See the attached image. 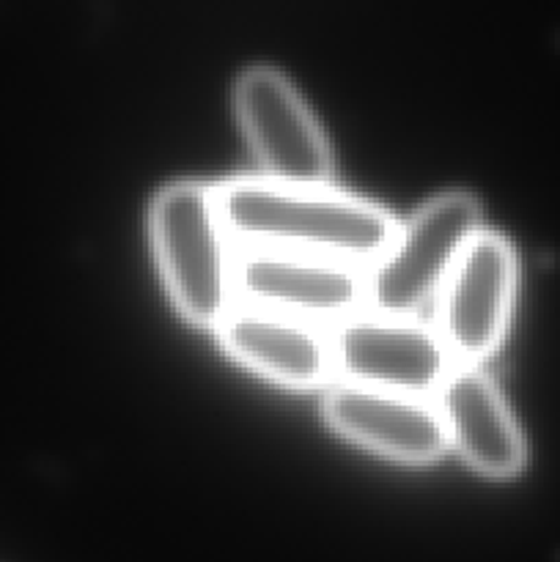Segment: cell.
<instances>
[{
	"instance_id": "6da1fadb",
	"label": "cell",
	"mask_w": 560,
	"mask_h": 562,
	"mask_svg": "<svg viewBox=\"0 0 560 562\" xmlns=\"http://www.w3.org/2000/svg\"><path fill=\"white\" fill-rule=\"evenodd\" d=\"M214 195L225 234L242 250L294 252L368 269L399 231L382 206L327 184L234 179Z\"/></svg>"
},
{
	"instance_id": "7a4b0ae2",
	"label": "cell",
	"mask_w": 560,
	"mask_h": 562,
	"mask_svg": "<svg viewBox=\"0 0 560 562\" xmlns=\"http://www.w3.org/2000/svg\"><path fill=\"white\" fill-rule=\"evenodd\" d=\"M152 241L176 311L192 327L217 329L236 291L214 190L198 181L165 187L152 206Z\"/></svg>"
},
{
	"instance_id": "3957f363",
	"label": "cell",
	"mask_w": 560,
	"mask_h": 562,
	"mask_svg": "<svg viewBox=\"0 0 560 562\" xmlns=\"http://www.w3.org/2000/svg\"><path fill=\"white\" fill-rule=\"evenodd\" d=\"M481 231V206L464 192H448L412 214L388 250L366 269L371 311L415 316L437 300L456 261Z\"/></svg>"
},
{
	"instance_id": "277c9868",
	"label": "cell",
	"mask_w": 560,
	"mask_h": 562,
	"mask_svg": "<svg viewBox=\"0 0 560 562\" xmlns=\"http://www.w3.org/2000/svg\"><path fill=\"white\" fill-rule=\"evenodd\" d=\"M327 340L338 382L360 387L428 398L456 366L437 329L401 313L357 311Z\"/></svg>"
},
{
	"instance_id": "5b68a950",
	"label": "cell",
	"mask_w": 560,
	"mask_h": 562,
	"mask_svg": "<svg viewBox=\"0 0 560 562\" xmlns=\"http://www.w3.org/2000/svg\"><path fill=\"white\" fill-rule=\"evenodd\" d=\"M236 115L264 179L322 187L333 176V154L316 115L280 71L256 66L239 77Z\"/></svg>"
},
{
	"instance_id": "8992f818",
	"label": "cell",
	"mask_w": 560,
	"mask_h": 562,
	"mask_svg": "<svg viewBox=\"0 0 560 562\" xmlns=\"http://www.w3.org/2000/svg\"><path fill=\"white\" fill-rule=\"evenodd\" d=\"M516 291L514 247L478 231L439 289L437 333L459 366H481L497 351Z\"/></svg>"
},
{
	"instance_id": "52a82bcc",
	"label": "cell",
	"mask_w": 560,
	"mask_h": 562,
	"mask_svg": "<svg viewBox=\"0 0 560 562\" xmlns=\"http://www.w3.org/2000/svg\"><path fill=\"white\" fill-rule=\"evenodd\" d=\"M242 302L272 307L316 327H335L366 302V269L294 252L242 250L234 263Z\"/></svg>"
},
{
	"instance_id": "ba28073f",
	"label": "cell",
	"mask_w": 560,
	"mask_h": 562,
	"mask_svg": "<svg viewBox=\"0 0 560 562\" xmlns=\"http://www.w3.org/2000/svg\"><path fill=\"white\" fill-rule=\"evenodd\" d=\"M324 417L349 442L401 464H432L448 448L437 404L390 390L335 384Z\"/></svg>"
},
{
	"instance_id": "9c48e42d",
	"label": "cell",
	"mask_w": 560,
	"mask_h": 562,
	"mask_svg": "<svg viewBox=\"0 0 560 562\" xmlns=\"http://www.w3.org/2000/svg\"><path fill=\"white\" fill-rule=\"evenodd\" d=\"M223 349L258 376L291 390H316L333 373L329 340L316 324L239 302L217 324Z\"/></svg>"
},
{
	"instance_id": "30bf717a",
	"label": "cell",
	"mask_w": 560,
	"mask_h": 562,
	"mask_svg": "<svg viewBox=\"0 0 560 562\" xmlns=\"http://www.w3.org/2000/svg\"><path fill=\"white\" fill-rule=\"evenodd\" d=\"M437 412L443 417L450 448L475 472L489 477H511L525 464V439L481 366H459L448 371L437 390Z\"/></svg>"
}]
</instances>
